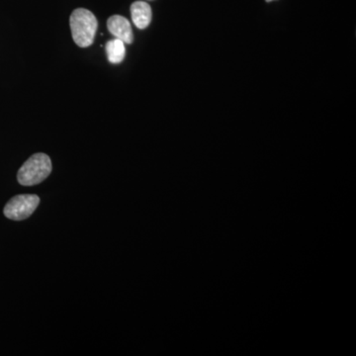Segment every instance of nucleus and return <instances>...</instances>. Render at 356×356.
I'll use <instances>...</instances> for the list:
<instances>
[{
	"label": "nucleus",
	"mask_w": 356,
	"mask_h": 356,
	"mask_svg": "<svg viewBox=\"0 0 356 356\" xmlns=\"http://www.w3.org/2000/svg\"><path fill=\"white\" fill-rule=\"evenodd\" d=\"M51 172V159L46 154H35L21 166L17 175L18 182L24 186H33L44 181Z\"/></svg>",
	"instance_id": "obj_2"
},
{
	"label": "nucleus",
	"mask_w": 356,
	"mask_h": 356,
	"mask_svg": "<svg viewBox=\"0 0 356 356\" xmlns=\"http://www.w3.org/2000/svg\"><path fill=\"white\" fill-rule=\"evenodd\" d=\"M40 198L35 194H21L14 196L4 207V215L14 221H22L31 216L37 209Z\"/></svg>",
	"instance_id": "obj_3"
},
{
	"label": "nucleus",
	"mask_w": 356,
	"mask_h": 356,
	"mask_svg": "<svg viewBox=\"0 0 356 356\" xmlns=\"http://www.w3.org/2000/svg\"><path fill=\"white\" fill-rule=\"evenodd\" d=\"M107 58L111 64L117 65L123 62L126 55L125 43L119 39L110 40L105 46Z\"/></svg>",
	"instance_id": "obj_6"
},
{
	"label": "nucleus",
	"mask_w": 356,
	"mask_h": 356,
	"mask_svg": "<svg viewBox=\"0 0 356 356\" xmlns=\"http://www.w3.org/2000/svg\"><path fill=\"white\" fill-rule=\"evenodd\" d=\"M131 15L134 24L139 29H146L152 21V8L147 2L136 1L131 6Z\"/></svg>",
	"instance_id": "obj_5"
},
{
	"label": "nucleus",
	"mask_w": 356,
	"mask_h": 356,
	"mask_svg": "<svg viewBox=\"0 0 356 356\" xmlns=\"http://www.w3.org/2000/svg\"><path fill=\"white\" fill-rule=\"evenodd\" d=\"M107 27L115 38L121 40L125 44L133 43V30L127 18L120 15L111 16L107 21Z\"/></svg>",
	"instance_id": "obj_4"
},
{
	"label": "nucleus",
	"mask_w": 356,
	"mask_h": 356,
	"mask_svg": "<svg viewBox=\"0 0 356 356\" xmlns=\"http://www.w3.org/2000/svg\"><path fill=\"white\" fill-rule=\"evenodd\" d=\"M266 1H267V2H271V1H273V0H266Z\"/></svg>",
	"instance_id": "obj_7"
},
{
	"label": "nucleus",
	"mask_w": 356,
	"mask_h": 356,
	"mask_svg": "<svg viewBox=\"0 0 356 356\" xmlns=\"http://www.w3.org/2000/svg\"><path fill=\"white\" fill-rule=\"evenodd\" d=\"M72 36L77 46L88 48L95 41L98 23L95 14L88 9L77 8L70 15Z\"/></svg>",
	"instance_id": "obj_1"
}]
</instances>
